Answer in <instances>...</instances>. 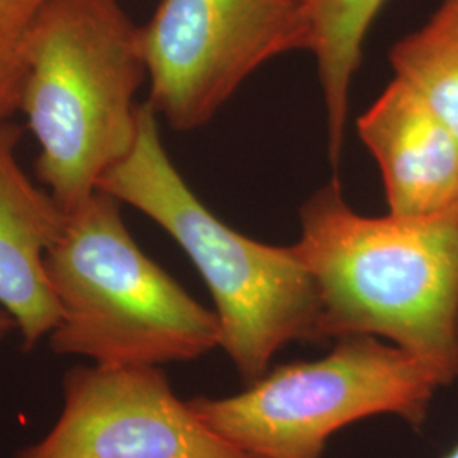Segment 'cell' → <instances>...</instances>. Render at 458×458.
Wrapping results in <instances>:
<instances>
[{"mask_svg": "<svg viewBox=\"0 0 458 458\" xmlns=\"http://www.w3.org/2000/svg\"><path fill=\"white\" fill-rule=\"evenodd\" d=\"M442 458H458V445L457 446H454V448H452V450H450V452Z\"/></svg>", "mask_w": 458, "mask_h": 458, "instance_id": "cell-14", "label": "cell"}, {"mask_svg": "<svg viewBox=\"0 0 458 458\" xmlns=\"http://www.w3.org/2000/svg\"><path fill=\"white\" fill-rule=\"evenodd\" d=\"M98 189L147 214L185 251L213 297L219 348L248 384L285 344L323 340L318 289L294 246L251 240L216 217L172 164L149 102L138 106L131 151Z\"/></svg>", "mask_w": 458, "mask_h": 458, "instance_id": "cell-2", "label": "cell"}, {"mask_svg": "<svg viewBox=\"0 0 458 458\" xmlns=\"http://www.w3.org/2000/svg\"><path fill=\"white\" fill-rule=\"evenodd\" d=\"M13 331H17L14 319L9 316V312H5L0 308V344H2Z\"/></svg>", "mask_w": 458, "mask_h": 458, "instance_id": "cell-13", "label": "cell"}, {"mask_svg": "<svg viewBox=\"0 0 458 458\" xmlns=\"http://www.w3.org/2000/svg\"><path fill=\"white\" fill-rule=\"evenodd\" d=\"M14 458H250L217 437L162 367H72L62 411L47 435Z\"/></svg>", "mask_w": 458, "mask_h": 458, "instance_id": "cell-7", "label": "cell"}, {"mask_svg": "<svg viewBox=\"0 0 458 458\" xmlns=\"http://www.w3.org/2000/svg\"><path fill=\"white\" fill-rule=\"evenodd\" d=\"M47 272L60 306L49 333L58 357L98 365L194 361L219 348V323L138 246L119 200L96 191L68 214L47 253Z\"/></svg>", "mask_w": 458, "mask_h": 458, "instance_id": "cell-4", "label": "cell"}, {"mask_svg": "<svg viewBox=\"0 0 458 458\" xmlns=\"http://www.w3.org/2000/svg\"><path fill=\"white\" fill-rule=\"evenodd\" d=\"M389 62L395 79L458 136V0H442L420 30L394 45Z\"/></svg>", "mask_w": 458, "mask_h": 458, "instance_id": "cell-11", "label": "cell"}, {"mask_svg": "<svg viewBox=\"0 0 458 458\" xmlns=\"http://www.w3.org/2000/svg\"><path fill=\"white\" fill-rule=\"evenodd\" d=\"M442 376L376 336L340 338L327 357L267 370L228 397L191 399L217 437L250 458H321L344 426L393 414L425 425Z\"/></svg>", "mask_w": 458, "mask_h": 458, "instance_id": "cell-5", "label": "cell"}, {"mask_svg": "<svg viewBox=\"0 0 458 458\" xmlns=\"http://www.w3.org/2000/svg\"><path fill=\"white\" fill-rule=\"evenodd\" d=\"M22 62L19 111L39 147L36 175L72 214L134 145L147 77L140 28L119 0H51Z\"/></svg>", "mask_w": 458, "mask_h": 458, "instance_id": "cell-3", "label": "cell"}, {"mask_svg": "<svg viewBox=\"0 0 458 458\" xmlns=\"http://www.w3.org/2000/svg\"><path fill=\"white\" fill-rule=\"evenodd\" d=\"M21 131L0 123V308L14 319L26 352L58 325L60 306L47 272V253L68 214L17 164Z\"/></svg>", "mask_w": 458, "mask_h": 458, "instance_id": "cell-9", "label": "cell"}, {"mask_svg": "<svg viewBox=\"0 0 458 458\" xmlns=\"http://www.w3.org/2000/svg\"><path fill=\"white\" fill-rule=\"evenodd\" d=\"M387 0H308L312 47L327 109V157L342 162L348 100L361 49L377 14Z\"/></svg>", "mask_w": 458, "mask_h": 458, "instance_id": "cell-10", "label": "cell"}, {"mask_svg": "<svg viewBox=\"0 0 458 458\" xmlns=\"http://www.w3.org/2000/svg\"><path fill=\"white\" fill-rule=\"evenodd\" d=\"M149 104L175 131L208 124L246 79L312 47L304 0H160L140 28Z\"/></svg>", "mask_w": 458, "mask_h": 458, "instance_id": "cell-6", "label": "cell"}, {"mask_svg": "<svg viewBox=\"0 0 458 458\" xmlns=\"http://www.w3.org/2000/svg\"><path fill=\"white\" fill-rule=\"evenodd\" d=\"M51 0H0V123L19 111L22 49L34 21Z\"/></svg>", "mask_w": 458, "mask_h": 458, "instance_id": "cell-12", "label": "cell"}, {"mask_svg": "<svg viewBox=\"0 0 458 458\" xmlns=\"http://www.w3.org/2000/svg\"><path fill=\"white\" fill-rule=\"evenodd\" d=\"M294 250L314 278L321 338L376 336L458 378V206L367 217L336 179L301 209Z\"/></svg>", "mask_w": 458, "mask_h": 458, "instance_id": "cell-1", "label": "cell"}, {"mask_svg": "<svg viewBox=\"0 0 458 458\" xmlns=\"http://www.w3.org/2000/svg\"><path fill=\"white\" fill-rule=\"evenodd\" d=\"M304 2H308V0H304Z\"/></svg>", "mask_w": 458, "mask_h": 458, "instance_id": "cell-15", "label": "cell"}, {"mask_svg": "<svg viewBox=\"0 0 458 458\" xmlns=\"http://www.w3.org/2000/svg\"><path fill=\"white\" fill-rule=\"evenodd\" d=\"M380 168L389 214L414 217L458 206V136L397 79L359 119Z\"/></svg>", "mask_w": 458, "mask_h": 458, "instance_id": "cell-8", "label": "cell"}]
</instances>
